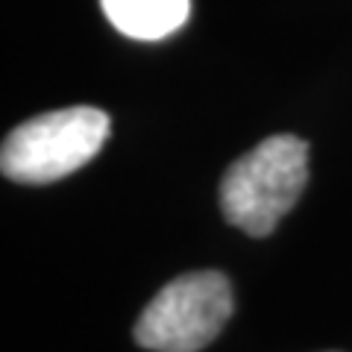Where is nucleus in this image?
<instances>
[{
    "label": "nucleus",
    "mask_w": 352,
    "mask_h": 352,
    "mask_svg": "<svg viewBox=\"0 0 352 352\" xmlns=\"http://www.w3.org/2000/svg\"><path fill=\"white\" fill-rule=\"evenodd\" d=\"M118 32L141 41H156L179 30L191 12V0H100Z\"/></svg>",
    "instance_id": "20e7f679"
},
{
    "label": "nucleus",
    "mask_w": 352,
    "mask_h": 352,
    "mask_svg": "<svg viewBox=\"0 0 352 352\" xmlns=\"http://www.w3.org/2000/svg\"><path fill=\"white\" fill-rule=\"evenodd\" d=\"M308 182V144L296 135H270L229 164L220 179V212L252 238L270 235Z\"/></svg>",
    "instance_id": "f257e3e1"
},
{
    "label": "nucleus",
    "mask_w": 352,
    "mask_h": 352,
    "mask_svg": "<svg viewBox=\"0 0 352 352\" xmlns=\"http://www.w3.org/2000/svg\"><path fill=\"white\" fill-rule=\"evenodd\" d=\"M112 120L103 109L71 106L15 126L0 150V170L24 185H47L80 170L103 150Z\"/></svg>",
    "instance_id": "f03ea898"
},
{
    "label": "nucleus",
    "mask_w": 352,
    "mask_h": 352,
    "mask_svg": "<svg viewBox=\"0 0 352 352\" xmlns=\"http://www.w3.org/2000/svg\"><path fill=\"white\" fill-rule=\"evenodd\" d=\"M232 288L223 273H185L147 302L132 338L153 352H200L232 317Z\"/></svg>",
    "instance_id": "7ed1b4c3"
}]
</instances>
